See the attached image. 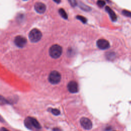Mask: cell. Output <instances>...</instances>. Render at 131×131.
<instances>
[{"mask_svg": "<svg viewBox=\"0 0 131 131\" xmlns=\"http://www.w3.org/2000/svg\"><path fill=\"white\" fill-rule=\"evenodd\" d=\"M68 1L72 7H75L77 4L76 0H68Z\"/></svg>", "mask_w": 131, "mask_h": 131, "instance_id": "18", "label": "cell"}, {"mask_svg": "<svg viewBox=\"0 0 131 131\" xmlns=\"http://www.w3.org/2000/svg\"><path fill=\"white\" fill-rule=\"evenodd\" d=\"M25 125L30 129L32 127L37 129H40L41 127L39 122L35 118L30 117L26 119L25 121Z\"/></svg>", "mask_w": 131, "mask_h": 131, "instance_id": "2", "label": "cell"}, {"mask_svg": "<svg viewBox=\"0 0 131 131\" xmlns=\"http://www.w3.org/2000/svg\"><path fill=\"white\" fill-rule=\"evenodd\" d=\"M76 18L80 20L81 22H82L83 23H86L87 21V19H86L85 17H84V16H81V15H77L76 16Z\"/></svg>", "mask_w": 131, "mask_h": 131, "instance_id": "13", "label": "cell"}, {"mask_svg": "<svg viewBox=\"0 0 131 131\" xmlns=\"http://www.w3.org/2000/svg\"><path fill=\"white\" fill-rule=\"evenodd\" d=\"M0 131H9V130L5 127H2L0 128Z\"/></svg>", "mask_w": 131, "mask_h": 131, "instance_id": "20", "label": "cell"}, {"mask_svg": "<svg viewBox=\"0 0 131 131\" xmlns=\"http://www.w3.org/2000/svg\"><path fill=\"white\" fill-rule=\"evenodd\" d=\"M58 12H59V14L60 15V16H61L63 18H64V19H68V15H67L66 12L65 11V10H64L63 9H62V8L59 9Z\"/></svg>", "mask_w": 131, "mask_h": 131, "instance_id": "11", "label": "cell"}, {"mask_svg": "<svg viewBox=\"0 0 131 131\" xmlns=\"http://www.w3.org/2000/svg\"><path fill=\"white\" fill-rule=\"evenodd\" d=\"M55 3H57V4H59V3H60V2H61V0H53Z\"/></svg>", "mask_w": 131, "mask_h": 131, "instance_id": "21", "label": "cell"}, {"mask_svg": "<svg viewBox=\"0 0 131 131\" xmlns=\"http://www.w3.org/2000/svg\"><path fill=\"white\" fill-rule=\"evenodd\" d=\"M68 89L70 93H76L79 91L78 84L77 82L75 81H71L69 82L67 85Z\"/></svg>", "mask_w": 131, "mask_h": 131, "instance_id": "7", "label": "cell"}, {"mask_svg": "<svg viewBox=\"0 0 131 131\" xmlns=\"http://www.w3.org/2000/svg\"><path fill=\"white\" fill-rule=\"evenodd\" d=\"M122 14L125 16L131 17V12L129 11H127L126 10H123L122 11Z\"/></svg>", "mask_w": 131, "mask_h": 131, "instance_id": "17", "label": "cell"}, {"mask_svg": "<svg viewBox=\"0 0 131 131\" xmlns=\"http://www.w3.org/2000/svg\"><path fill=\"white\" fill-rule=\"evenodd\" d=\"M9 103V101L2 96L0 95V105H4Z\"/></svg>", "mask_w": 131, "mask_h": 131, "instance_id": "12", "label": "cell"}, {"mask_svg": "<svg viewBox=\"0 0 131 131\" xmlns=\"http://www.w3.org/2000/svg\"><path fill=\"white\" fill-rule=\"evenodd\" d=\"M34 8L37 13L42 14L45 12L46 10V6L42 3L37 2L35 4Z\"/></svg>", "mask_w": 131, "mask_h": 131, "instance_id": "9", "label": "cell"}, {"mask_svg": "<svg viewBox=\"0 0 131 131\" xmlns=\"http://www.w3.org/2000/svg\"><path fill=\"white\" fill-rule=\"evenodd\" d=\"M42 37L41 32L37 29H32L29 33V37L30 40L33 42H36L40 40Z\"/></svg>", "mask_w": 131, "mask_h": 131, "instance_id": "3", "label": "cell"}, {"mask_svg": "<svg viewBox=\"0 0 131 131\" xmlns=\"http://www.w3.org/2000/svg\"><path fill=\"white\" fill-rule=\"evenodd\" d=\"M80 123L81 126L86 130H89L92 127V122L91 120L88 118H81L80 120Z\"/></svg>", "mask_w": 131, "mask_h": 131, "instance_id": "5", "label": "cell"}, {"mask_svg": "<svg viewBox=\"0 0 131 131\" xmlns=\"http://www.w3.org/2000/svg\"><path fill=\"white\" fill-rule=\"evenodd\" d=\"M80 7L84 11H90L91 10V8L86 5H85L83 4H81L80 5Z\"/></svg>", "mask_w": 131, "mask_h": 131, "instance_id": "14", "label": "cell"}, {"mask_svg": "<svg viewBox=\"0 0 131 131\" xmlns=\"http://www.w3.org/2000/svg\"><path fill=\"white\" fill-rule=\"evenodd\" d=\"M97 4L99 7H103L105 5V2L103 0H98L97 2Z\"/></svg>", "mask_w": 131, "mask_h": 131, "instance_id": "16", "label": "cell"}, {"mask_svg": "<svg viewBox=\"0 0 131 131\" xmlns=\"http://www.w3.org/2000/svg\"><path fill=\"white\" fill-rule=\"evenodd\" d=\"M0 121H1V122H4V121L3 118H2V117L1 115H0Z\"/></svg>", "mask_w": 131, "mask_h": 131, "instance_id": "22", "label": "cell"}, {"mask_svg": "<svg viewBox=\"0 0 131 131\" xmlns=\"http://www.w3.org/2000/svg\"><path fill=\"white\" fill-rule=\"evenodd\" d=\"M51 112L53 115H56V116L59 115L60 113V111L59 110L57 109V108H51Z\"/></svg>", "mask_w": 131, "mask_h": 131, "instance_id": "15", "label": "cell"}, {"mask_svg": "<svg viewBox=\"0 0 131 131\" xmlns=\"http://www.w3.org/2000/svg\"><path fill=\"white\" fill-rule=\"evenodd\" d=\"M27 41V39L21 36H17L14 39L15 44L19 48L24 47L26 45Z\"/></svg>", "mask_w": 131, "mask_h": 131, "instance_id": "8", "label": "cell"}, {"mask_svg": "<svg viewBox=\"0 0 131 131\" xmlns=\"http://www.w3.org/2000/svg\"><path fill=\"white\" fill-rule=\"evenodd\" d=\"M61 78V75L58 71H53L49 74L48 79L49 82L53 84H56L60 81Z\"/></svg>", "mask_w": 131, "mask_h": 131, "instance_id": "4", "label": "cell"}, {"mask_svg": "<svg viewBox=\"0 0 131 131\" xmlns=\"http://www.w3.org/2000/svg\"><path fill=\"white\" fill-rule=\"evenodd\" d=\"M62 52V47L58 45H53L49 49V54L53 58H59Z\"/></svg>", "mask_w": 131, "mask_h": 131, "instance_id": "1", "label": "cell"}, {"mask_svg": "<svg viewBox=\"0 0 131 131\" xmlns=\"http://www.w3.org/2000/svg\"><path fill=\"white\" fill-rule=\"evenodd\" d=\"M53 131H62V130L58 127H55L53 129Z\"/></svg>", "mask_w": 131, "mask_h": 131, "instance_id": "19", "label": "cell"}, {"mask_svg": "<svg viewBox=\"0 0 131 131\" xmlns=\"http://www.w3.org/2000/svg\"><path fill=\"white\" fill-rule=\"evenodd\" d=\"M97 46L98 48L101 50H106L109 48L110 45L109 42L105 39H99L97 41Z\"/></svg>", "mask_w": 131, "mask_h": 131, "instance_id": "6", "label": "cell"}, {"mask_svg": "<svg viewBox=\"0 0 131 131\" xmlns=\"http://www.w3.org/2000/svg\"><path fill=\"white\" fill-rule=\"evenodd\" d=\"M105 10L108 13L111 19L113 21H116L117 20V16L115 13V12L108 6L105 7Z\"/></svg>", "mask_w": 131, "mask_h": 131, "instance_id": "10", "label": "cell"}, {"mask_svg": "<svg viewBox=\"0 0 131 131\" xmlns=\"http://www.w3.org/2000/svg\"><path fill=\"white\" fill-rule=\"evenodd\" d=\"M24 1H27V0H24Z\"/></svg>", "mask_w": 131, "mask_h": 131, "instance_id": "23", "label": "cell"}]
</instances>
